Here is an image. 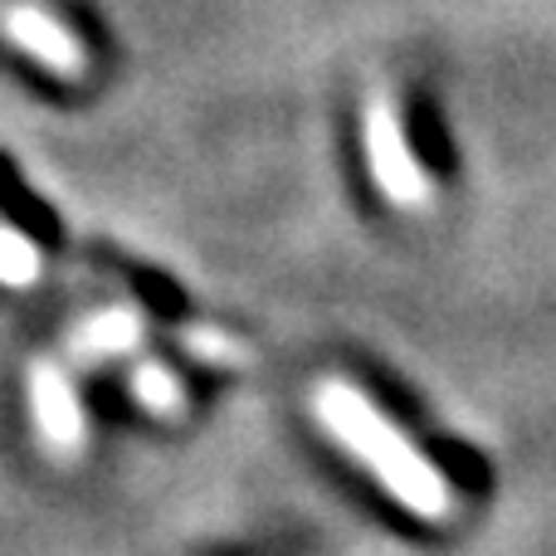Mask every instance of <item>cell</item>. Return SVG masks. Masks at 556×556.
Wrapping results in <instances>:
<instances>
[{"label":"cell","instance_id":"cell-3","mask_svg":"<svg viewBox=\"0 0 556 556\" xmlns=\"http://www.w3.org/2000/svg\"><path fill=\"white\" fill-rule=\"evenodd\" d=\"M29 415H35V434L49 459H78L84 454L88 425H84V405H78V391L64 376V366L35 362V371H29Z\"/></svg>","mask_w":556,"mask_h":556},{"label":"cell","instance_id":"cell-4","mask_svg":"<svg viewBox=\"0 0 556 556\" xmlns=\"http://www.w3.org/2000/svg\"><path fill=\"white\" fill-rule=\"evenodd\" d=\"M0 35H5L20 54H29L39 68H49V74H59V78H78L88 68V54L74 29H68L64 20H54L49 10L29 5V0L0 10Z\"/></svg>","mask_w":556,"mask_h":556},{"label":"cell","instance_id":"cell-8","mask_svg":"<svg viewBox=\"0 0 556 556\" xmlns=\"http://www.w3.org/2000/svg\"><path fill=\"white\" fill-rule=\"evenodd\" d=\"M181 346L195 356V362H205V366H244V362H250V356H244V346L235 342V337L215 332V327H186Z\"/></svg>","mask_w":556,"mask_h":556},{"label":"cell","instance_id":"cell-1","mask_svg":"<svg viewBox=\"0 0 556 556\" xmlns=\"http://www.w3.org/2000/svg\"><path fill=\"white\" fill-rule=\"evenodd\" d=\"M313 415L405 513L420 522H450L454 518V489L430 459L410 444V434L371 401L352 381H327L313 386Z\"/></svg>","mask_w":556,"mask_h":556},{"label":"cell","instance_id":"cell-6","mask_svg":"<svg viewBox=\"0 0 556 556\" xmlns=\"http://www.w3.org/2000/svg\"><path fill=\"white\" fill-rule=\"evenodd\" d=\"M127 391H132V401L142 405L147 415H162V420H172V415L186 410L181 381H176L172 366H162V362H137L132 376H127Z\"/></svg>","mask_w":556,"mask_h":556},{"label":"cell","instance_id":"cell-5","mask_svg":"<svg viewBox=\"0 0 556 556\" xmlns=\"http://www.w3.org/2000/svg\"><path fill=\"white\" fill-rule=\"evenodd\" d=\"M147 323L137 307H108V313H93L74 327L68 346H74L78 362H108V356H127L137 342H142Z\"/></svg>","mask_w":556,"mask_h":556},{"label":"cell","instance_id":"cell-7","mask_svg":"<svg viewBox=\"0 0 556 556\" xmlns=\"http://www.w3.org/2000/svg\"><path fill=\"white\" fill-rule=\"evenodd\" d=\"M39 250L15 225H0V288H35L39 283Z\"/></svg>","mask_w":556,"mask_h":556},{"label":"cell","instance_id":"cell-2","mask_svg":"<svg viewBox=\"0 0 556 556\" xmlns=\"http://www.w3.org/2000/svg\"><path fill=\"white\" fill-rule=\"evenodd\" d=\"M362 147H366V172H371L376 191L391 211L401 215H425L434 205V181L425 162L415 156L405 117L391 93H376L362 108Z\"/></svg>","mask_w":556,"mask_h":556}]
</instances>
